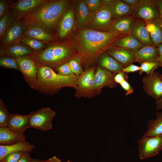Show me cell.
Wrapping results in <instances>:
<instances>
[{
	"label": "cell",
	"instance_id": "6da1fadb",
	"mask_svg": "<svg viewBox=\"0 0 162 162\" xmlns=\"http://www.w3.org/2000/svg\"><path fill=\"white\" fill-rule=\"evenodd\" d=\"M121 37L88 28L79 30L72 43L84 70L94 66L100 55L113 46L114 41Z\"/></svg>",
	"mask_w": 162,
	"mask_h": 162
},
{
	"label": "cell",
	"instance_id": "7a4b0ae2",
	"mask_svg": "<svg viewBox=\"0 0 162 162\" xmlns=\"http://www.w3.org/2000/svg\"><path fill=\"white\" fill-rule=\"evenodd\" d=\"M70 2L68 0H46L20 20L27 26H38L56 36L59 23L69 7Z\"/></svg>",
	"mask_w": 162,
	"mask_h": 162
},
{
	"label": "cell",
	"instance_id": "3957f363",
	"mask_svg": "<svg viewBox=\"0 0 162 162\" xmlns=\"http://www.w3.org/2000/svg\"><path fill=\"white\" fill-rule=\"evenodd\" d=\"M38 73L34 90L54 95L65 87L75 88L78 76L60 75L51 68L38 63Z\"/></svg>",
	"mask_w": 162,
	"mask_h": 162
},
{
	"label": "cell",
	"instance_id": "277c9868",
	"mask_svg": "<svg viewBox=\"0 0 162 162\" xmlns=\"http://www.w3.org/2000/svg\"><path fill=\"white\" fill-rule=\"evenodd\" d=\"M76 55V51L73 50L68 41L54 42L41 50L33 51L31 55L39 64L48 66L55 70Z\"/></svg>",
	"mask_w": 162,
	"mask_h": 162
},
{
	"label": "cell",
	"instance_id": "5b68a950",
	"mask_svg": "<svg viewBox=\"0 0 162 162\" xmlns=\"http://www.w3.org/2000/svg\"><path fill=\"white\" fill-rule=\"evenodd\" d=\"M96 66L83 71L78 76L74 88L75 96L76 98L82 97L91 98L98 95L94 80Z\"/></svg>",
	"mask_w": 162,
	"mask_h": 162
},
{
	"label": "cell",
	"instance_id": "8992f818",
	"mask_svg": "<svg viewBox=\"0 0 162 162\" xmlns=\"http://www.w3.org/2000/svg\"><path fill=\"white\" fill-rule=\"evenodd\" d=\"M30 128L42 131L51 130L53 128L52 120L56 112L50 107H42L29 113Z\"/></svg>",
	"mask_w": 162,
	"mask_h": 162
},
{
	"label": "cell",
	"instance_id": "52a82bcc",
	"mask_svg": "<svg viewBox=\"0 0 162 162\" xmlns=\"http://www.w3.org/2000/svg\"><path fill=\"white\" fill-rule=\"evenodd\" d=\"M131 15L134 20L144 23L160 18L159 9L154 0H140L134 8Z\"/></svg>",
	"mask_w": 162,
	"mask_h": 162
},
{
	"label": "cell",
	"instance_id": "ba28073f",
	"mask_svg": "<svg viewBox=\"0 0 162 162\" xmlns=\"http://www.w3.org/2000/svg\"><path fill=\"white\" fill-rule=\"evenodd\" d=\"M14 58L25 81L31 88L34 90L38 75V62L31 55Z\"/></svg>",
	"mask_w": 162,
	"mask_h": 162
},
{
	"label": "cell",
	"instance_id": "9c48e42d",
	"mask_svg": "<svg viewBox=\"0 0 162 162\" xmlns=\"http://www.w3.org/2000/svg\"><path fill=\"white\" fill-rule=\"evenodd\" d=\"M112 19L106 0H103L100 8L90 15L86 26L96 30L106 32Z\"/></svg>",
	"mask_w": 162,
	"mask_h": 162
},
{
	"label": "cell",
	"instance_id": "30bf717a",
	"mask_svg": "<svg viewBox=\"0 0 162 162\" xmlns=\"http://www.w3.org/2000/svg\"><path fill=\"white\" fill-rule=\"evenodd\" d=\"M138 149L141 160L157 155L162 149V135L150 137L142 136L138 142Z\"/></svg>",
	"mask_w": 162,
	"mask_h": 162
},
{
	"label": "cell",
	"instance_id": "8fae6325",
	"mask_svg": "<svg viewBox=\"0 0 162 162\" xmlns=\"http://www.w3.org/2000/svg\"><path fill=\"white\" fill-rule=\"evenodd\" d=\"M28 27L20 20H14L0 40V49L10 44L20 41Z\"/></svg>",
	"mask_w": 162,
	"mask_h": 162
},
{
	"label": "cell",
	"instance_id": "7c38bea8",
	"mask_svg": "<svg viewBox=\"0 0 162 162\" xmlns=\"http://www.w3.org/2000/svg\"><path fill=\"white\" fill-rule=\"evenodd\" d=\"M46 0H19L11 2V9L14 20H20L36 10Z\"/></svg>",
	"mask_w": 162,
	"mask_h": 162
},
{
	"label": "cell",
	"instance_id": "4fadbf2b",
	"mask_svg": "<svg viewBox=\"0 0 162 162\" xmlns=\"http://www.w3.org/2000/svg\"><path fill=\"white\" fill-rule=\"evenodd\" d=\"M160 74L154 70L146 74L142 80L143 88L148 96L155 100L162 96V80Z\"/></svg>",
	"mask_w": 162,
	"mask_h": 162
},
{
	"label": "cell",
	"instance_id": "5bb4252c",
	"mask_svg": "<svg viewBox=\"0 0 162 162\" xmlns=\"http://www.w3.org/2000/svg\"><path fill=\"white\" fill-rule=\"evenodd\" d=\"M134 20L131 15L113 19L107 27L106 32L121 36L130 34Z\"/></svg>",
	"mask_w": 162,
	"mask_h": 162
},
{
	"label": "cell",
	"instance_id": "9a60e30c",
	"mask_svg": "<svg viewBox=\"0 0 162 162\" xmlns=\"http://www.w3.org/2000/svg\"><path fill=\"white\" fill-rule=\"evenodd\" d=\"M116 74L98 66L94 74L96 88L98 94L101 93L102 89L105 87L112 88L116 86L117 84L114 80Z\"/></svg>",
	"mask_w": 162,
	"mask_h": 162
},
{
	"label": "cell",
	"instance_id": "2e32d148",
	"mask_svg": "<svg viewBox=\"0 0 162 162\" xmlns=\"http://www.w3.org/2000/svg\"><path fill=\"white\" fill-rule=\"evenodd\" d=\"M75 20L74 9L71 6L68 8L59 23L57 33L59 38H66L72 31Z\"/></svg>",
	"mask_w": 162,
	"mask_h": 162
},
{
	"label": "cell",
	"instance_id": "e0dca14e",
	"mask_svg": "<svg viewBox=\"0 0 162 162\" xmlns=\"http://www.w3.org/2000/svg\"><path fill=\"white\" fill-rule=\"evenodd\" d=\"M33 51L20 41L10 44L0 49V56H6L15 58L30 55Z\"/></svg>",
	"mask_w": 162,
	"mask_h": 162
},
{
	"label": "cell",
	"instance_id": "ac0fdd59",
	"mask_svg": "<svg viewBox=\"0 0 162 162\" xmlns=\"http://www.w3.org/2000/svg\"><path fill=\"white\" fill-rule=\"evenodd\" d=\"M125 67L135 62V52L113 46L105 52Z\"/></svg>",
	"mask_w": 162,
	"mask_h": 162
},
{
	"label": "cell",
	"instance_id": "d6986e66",
	"mask_svg": "<svg viewBox=\"0 0 162 162\" xmlns=\"http://www.w3.org/2000/svg\"><path fill=\"white\" fill-rule=\"evenodd\" d=\"M28 37L39 40L47 45L55 42L56 36L46 30L35 26H29L22 38Z\"/></svg>",
	"mask_w": 162,
	"mask_h": 162
},
{
	"label": "cell",
	"instance_id": "ffe728a7",
	"mask_svg": "<svg viewBox=\"0 0 162 162\" xmlns=\"http://www.w3.org/2000/svg\"><path fill=\"white\" fill-rule=\"evenodd\" d=\"M29 114L22 115L13 113L10 115L7 127L11 131L16 133L23 134L25 131L29 128Z\"/></svg>",
	"mask_w": 162,
	"mask_h": 162
},
{
	"label": "cell",
	"instance_id": "44dd1931",
	"mask_svg": "<svg viewBox=\"0 0 162 162\" xmlns=\"http://www.w3.org/2000/svg\"><path fill=\"white\" fill-rule=\"evenodd\" d=\"M159 57L157 47L154 46H144L135 52V62L140 64L146 62L158 63Z\"/></svg>",
	"mask_w": 162,
	"mask_h": 162
},
{
	"label": "cell",
	"instance_id": "7402d4cb",
	"mask_svg": "<svg viewBox=\"0 0 162 162\" xmlns=\"http://www.w3.org/2000/svg\"><path fill=\"white\" fill-rule=\"evenodd\" d=\"M131 34L144 46H154L144 23L134 20L132 25Z\"/></svg>",
	"mask_w": 162,
	"mask_h": 162
},
{
	"label": "cell",
	"instance_id": "603a6c76",
	"mask_svg": "<svg viewBox=\"0 0 162 162\" xmlns=\"http://www.w3.org/2000/svg\"><path fill=\"white\" fill-rule=\"evenodd\" d=\"M74 4L75 20L78 28L80 30L86 27L90 14L84 0L76 1Z\"/></svg>",
	"mask_w": 162,
	"mask_h": 162
},
{
	"label": "cell",
	"instance_id": "cb8c5ba5",
	"mask_svg": "<svg viewBox=\"0 0 162 162\" xmlns=\"http://www.w3.org/2000/svg\"><path fill=\"white\" fill-rule=\"evenodd\" d=\"M113 19L131 15L134 8L130 7L122 0H106Z\"/></svg>",
	"mask_w": 162,
	"mask_h": 162
},
{
	"label": "cell",
	"instance_id": "d4e9b609",
	"mask_svg": "<svg viewBox=\"0 0 162 162\" xmlns=\"http://www.w3.org/2000/svg\"><path fill=\"white\" fill-rule=\"evenodd\" d=\"M97 63L98 66L114 74L122 71L124 68L120 63L105 52L100 55Z\"/></svg>",
	"mask_w": 162,
	"mask_h": 162
},
{
	"label": "cell",
	"instance_id": "484cf974",
	"mask_svg": "<svg viewBox=\"0 0 162 162\" xmlns=\"http://www.w3.org/2000/svg\"><path fill=\"white\" fill-rule=\"evenodd\" d=\"M35 147L34 145L30 144L26 141L9 145H0V161L10 153L18 152H30Z\"/></svg>",
	"mask_w": 162,
	"mask_h": 162
},
{
	"label": "cell",
	"instance_id": "4316f807",
	"mask_svg": "<svg viewBox=\"0 0 162 162\" xmlns=\"http://www.w3.org/2000/svg\"><path fill=\"white\" fill-rule=\"evenodd\" d=\"M112 46L135 52L144 46L131 34L118 38L114 41Z\"/></svg>",
	"mask_w": 162,
	"mask_h": 162
},
{
	"label": "cell",
	"instance_id": "83f0119b",
	"mask_svg": "<svg viewBox=\"0 0 162 162\" xmlns=\"http://www.w3.org/2000/svg\"><path fill=\"white\" fill-rule=\"evenodd\" d=\"M24 134H17L10 130L8 127H0V145L7 146L25 141Z\"/></svg>",
	"mask_w": 162,
	"mask_h": 162
},
{
	"label": "cell",
	"instance_id": "f1b7e54d",
	"mask_svg": "<svg viewBox=\"0 0 162 162\" xmlns=\"http://www.w3.org/2000/svg\"><path fill=\"white\" fill-rule=\"evenodd\" d=\"M159 18L145 23L153 44L157 47L162 43V32Z\"/></svg>",
	"mask_w": 162,
	"mask_h": 162
},
{
	"label": "cell",
	"instance_id": "f546056e",
	"mask_svg": "<svg viewBox=\"0 0 162 162\" xmlns=\"http://www.w3.org/2000/svg\"><path fill=\"white\" fill-rule=\"evenodd\" d=\"M147 130L142 136L150 137L162 135V111L158 112L155 119L148 122Z\"/></svg>",
	"mask_w": 162,
	"mask_h": 162
},
{
	"label": "cell",
	"instance_id": "4dcf8cb0",
	"mask_svg": "<svg viewBox=\"0 0 162 162\" xmlns=\"http://www.w3.org/2000/svg\"><path fill=\"white\" fill-rule=\"evenodd\" d=\"M14 20L10 8L0 18V40L9 26Z\"/></svg>",
	"mask_w": 162,
	"mask_h": 162
},
{
	"label": "cell",
	"instance_id": "1f68e13d",
	"mask_svg": "<svg viewBox=\"0 0 162 162\" xmlns=\"http://www.w3.org/2000/svg\"><path fill=\"white\" fill-rule=\"evenodd\" d=\"M20 41L30 48L33 51H39L46 48L48 45L39 40L29 37H23Z\"/></svg>",
	"mask_w": 162,
	"mask_h": 162
},
{
	"label": "cell",
	"instance_id": "d6a6232c",
	"mask_svg": "<svg viewBox=\"0 0 162 162\" xmlns=\"http://www.w3.org/2000/svg\"><path fill=\"white\" fill-rule=\"evenodd\" d=\"M72 72L77 76L80 75L84 70L80 58L76 56L68 62Z\"/></svg>",
	"mask_w": 162,
	"mask_h": 162
},
{
	"label": "cell",
	"instance_id": "836d02e7",
	"mask_svg": "<svg viewBox=\"0 0 162 162\" xmlns=\"http://www.w3.org/2000/svg\"><path fill=\"white\" fill-rule=\"evenodd\" d=\"M10 114L2 99H0V127H7Z\"/></svg>",
	"mask_w": 162,
	"mask_h": 162
},
{
	"label": "cell",
	"instance_id": "e575fe53",
	"mask_svg": "<svg viewBox=\"0 0 162 162\" xmlns=\"http://www.w3.org/2000/svg\"><path fill=\"white\" fill-rule=\"evenodd\" d=\"M0 65L1 67L14 69L20 71V69L15 59L6 56H1Z\"/></svg>",
	"mask_w": 162,
	"mask_h": 162
},
{
	"label": "cell",
	"instance_id": "d590c367",
	"mask_svg": "<svg viewBox=\"0 0 162 162\" xmlns=\"http://www.w3.org/2000/svg\"><path fill=\"white\" fill-rule=\"evenodd\" d=\"M140 70L139 74H142L143 73H146L147 75L149 74L152 72L157 67H159L158 63L146 62L140 64Z\"/></svg>",
	"mask_w": 162,
	"mask_h": 162
},
{
	"label": "cell",
	"instance_id": "8d00e7d4",
	"mask_svg": "<svg viewBox=\"0 0 162 162\" xmlns=\"http://www.w3.org/2000/svg\"><path fill=\"white\" fill-rule=\"evenodd\" d=\"M55 71L60 75L66 76H76L72 71L68 62H66L57 67Z\"/></svg>",
	"mask_w": 162,
	"mask_h": 162
},
{
	"label": "cell",
	"instance_id": "74e56055",
	"mask_svg": "<svg viewBox=\"0 0 162 162\" xmlns=\"http://www.w3.org/2000/svg\"><path fill=\"white\" fill-rule=\"evenodd\" d=\"M90 12V15L95 13L100 7V0H84Z\"/></svg>",
	"mask_w": 162,
	"mask_h": 162
},
{
	"label": "cell",
	"instance_id": "f35d334b",
	"mask_svg": "<svg viewBox=\"0 0 162 162\" xmlns=\"http://www.w3.org/2000/svg\"><path fill=\"white\" fill-rule=\"evenodd\" d=\"M23 153L18 152L10 153L6 155L0 162H18Z\"/></svg>",
	"mask_w": 162,
	"mask_h": 162
},
{
	"label": "cell",
	"instance_id": "ab89813d",
	"mask_svg": "<svg viewBox=\"0 0 162 162\" xmlns=\"http://www.w3.org/2000/svg\"><path fill=\"white\" fill-rule=\"evenodd\" d=\"M11 2L7 0H0V18L11 8Z\"/></svg>",
	"mask_w": 162,
	"mask_h": 162
},
{
	"label": "cell",
	"instance_id": "60d3db41",
	"mask_svg": "<svg viewBox=\"0 0 162 162\" xmlns=\"http://www.w3.org/2000/svg\"><path fill=\"white\" fill-rule=\"evenodd\" d=\"M120 84L122 88L125 91L126 95H128L133 92V88L127 80H124Z\"/></svg>",
	"mask_w": 162,
	"mask_h": 162
},
{
	"label": "cell",
	"instance_id": "b9f144b4",
	"mask_svg": "<svg viewBox=\"0 0 162 162\" xmlns=\"http://www.w3.org/2000/svg\"><path fill=\"white\" fill-rule=\"evenodd\" d=\"M140 70V66H139L132 64H130L128 66L124 67L122 71L124 73L134 72Z\"/></svg>",
	"mask_w": 162,
	"mask_h": 162
},
{
	"label": "cell",
	"instance_id": "7bdbcfd3",
	"mask_svg": "<svg viewBox=\"0 0 162 162\" xmlns=\"http://www.w3.org/2000/svg\"><path fill=\"white\" fill-rule=\"evenodd\" d=\"M125 74L122 71L117 73L115 75L114 80L117 84H120L124 80H126L125 78H127Z\"/></svg>",
	"mask_w": 162,
	"mask_h": 162
},
{
	"label": "cell",
	"instance_id": "ee69618b",
	"mask_svg": "<svg viewBox=\"0 0 162 162\" xmlns=\"http://www.w3.org/2000/svg\"><path fill=\"white\" fill-rule=\"evenodd\" d=\"M32 159L29 152H24L18 162H32Z\"/></svg>",
	"mask_w": 162,
	"mask_h": 162
},
{
	"label": "cell",
	"instance_id": "f6af8a7d",
	"mask_svg": "<svg viewBox=\"0 0 162 162\" xmlns=\"http://www.w3.org/2000/svg\"><path fill=\"white\" fill-rule=\"evenodd\" d=\"M140 0H122L127 5L133 8L135 7L140 2Z\"/></svg>",
	"mask_w": 162,
	"mask_h": 162
},
{
	"label": "cell",
	"instance_id": "bcb514c9",
	"mask_svg": "<svg viewBox=\"0 0 162 162\" xmlns=\"http://www.w3.org/2000/svg\"><path fill=\"white\" fill-rule=\"evenodd\" d=\"M157 48L159 53V57L158 59L159 67H162V43L160 44Z\"/></svg>",
	"mask_w": 162,
	"mask_h": 162
},
{
	"label": "cell",
	"instance_id": "7dc6e473",
	"mask_svg": "<svg viewBox=\"0 0 162 162\" xmlns=\"http://www.w3.org/2000/svg\"><path fill=\"white\" fill-rule=\"evenodd\" d=\"M159 9L160 18L162 19V0H154Z\"/></svg>",
	"mask_w": 162,
	"mask_h": 162
},
{
	"label": "cell",
	"instance_id": "c3c4849f",
	"mask_svg": "<svg viewBox=\"0 0 162 162\" xmlns=\"http://www.w3.org/2000/svg\"><path fill=\"white\" fill-rule=\"evenodd\" d=\"M155 104L156 110H162V96L158 100H155Z\"/></svg>",
	"mask_w": 162,
	"mask_h": 162
},
{
	"label": "cell",
	"instance_id": "681fc988",
	"mask_svg": "<svg viewBox=\"0 0 162 162\" xmlns=\"http://www.w3.org/2000/svg\"><path fill=\"white\" fill-rule=\"evenodd\" d=\"M45 162H63L59 158L56 156L50 158L45 161Z\"/></svg>",
	"mask_w": 162,
	"mask_h": 162
},
{
	"label": "cell",
	"instance_id": "f907efd6",
	"mask_svg": "<svg viewBox=\"0 0 162 162\" xmlns=\"http://www.w3.org/2000/svg\"><path fill=\"white\" fill-rule=\"evenodd\" d=\"M32 162H45V161L41 160L36 159H32Z\"/></svg>",
	"mask_w": 162,
	"mask_h": 162
},
{
	"label": "cell",
	"instance_id": "816d5d0a",
	"mask_svg": "<svg viewBox=\"0 0 162 162\" xmlns=\"http://www.w3.org/2000/svg\"><path fill=\"white\" fill-rule=\"evenodd\" d=\"M159 20V21H160V27L161 29L162 32V19H161L160 18Z\"/></svg>",
	"mask_w": 162,
	"mask_h": 162
},
{
	"label": "cell",
	"instance_id": "f5cc1de1",
	"mask_svg": "<svg viewBox=\"0 0 162 162\" xmlns=\"http://www.w3.org/2000/svg\"><path fill=\"white\" fill-rule=\"evenodd\" d=\"M160 77L161 80H162V74L160 75Z\"/></svg>",
	"mask_w": 162,
	"mask_h": 162
},
{
	"label": "cell",
	"instance_id": "db71d44e",
	"mask_svg": "<svg viewBox=\"0 0 162 162\" xmlns=\"http://www.w3.org/2000/svg\"><path fill=\"white\" fill-rule=\"evenodd\" d=\"M66 162H70V161H69V160H68V161H66Z\"/></svg>",
	"mask_w": 162,
	"mask_h": 162
}]
</instances>
